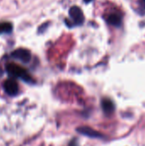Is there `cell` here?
I'll list each match as a JSON object with an SVG mask.
<instances>
[{
  "instance_id": "cell-1",
  "label": "cell",
  "mask_w": 145,
  "mask_h": 146,
  "mask_svg": "<svg viewBox=\"0 0 145 146\" xmlns=\"http://www.w3.org/2000/svg\"><path fill=\"white\" fill-rule=\"evenodd\" d=\"M6 71L11 77L20 78L27 83L32 82V78L28 74V72L24 68H22L17 64H15V63L7 64L6 65Z\"/></svg>"
},
{
  "instance_id": "cell-7",
  "label": "cell",
  "mask_w": 145,
  "mask_h": 146,
  "mask_svg": "<svg viewBox=\"0 0 145 146\" xmlns=\"http://www.w3.org/2000/svg\"><path fill=\"white\" fill-rule=\"evenodd\" d=\"M102 109L103 110V112L107 115H110L114 112L115 107V104L108 98L103 99L102 100Z\"/></svg>"
},
{
  "instance_id": "cell-10",
  "label": "cell",
  "mask_w": 145,
  "mask_h": 146,
  "mask_svg": "<svg viewBox=\"0 0 145 146\" xmlns=\"http://www.w3.org/2000/svg\"><path fill=\"white\" fill-rule=\"evenodd\" d=\"M84 1H85V3H90V2H91L93 0H84Z\"/></svg>"
},
{
  "instance_id": "cell-6",
  "label": "cell",
  "mask_w": 145,
  "mask_h": 146,
  "mask_svg": "<svg viewBox=\"0 0 145 146\" xmlns=\"http://www.w3.org/2000/svg\"><path fill=\"white\" fill-rule=\"evenodd\" d=\"M107 22L115 27H120L122 23V16L119 13H111L107 17Z\"/></svg>"
},
{
  "instance_id": "cell-8",
  "label": "cell",
  "mask_w": 145,
  "mask_h": 146,
  "mask_svg": "<svg viewBox=\"0 0 145 146\" xmlns=\"http://www.w3.org/2000/svg\"><path fill=\"white\" fill-rule=\"evenodd\" d=\"M13 30V25L10 22L5 21L0 23V35L1 34H9Z\"/></svg>"
},
{
  "instance_id": "cell-5",
  "label": "cell",
  "mask_w": 145,
  "mask_h": 146,
  "mask_svg": "<svg viewBox=\"0 0 145 146\" xmlns=\"http://www.w3.org/2000/svg\"><path fill=\"white\" fill-rule=\"evenodd\" d=\"M77 132L79 133L82 134V135H85V136H87V137H90V138H95V139L103 138V135L99 132H97V131H96V130H94V129H92L91 127H78Z\"/></svg>"
},
{
  "instance_id": "cell-3",
  "label": "cell",
  "mask_w": 145,
  "mask_h": 146,
  "mask_svg": "<svg viewBox=\"0 0 145 146\" xmlns=\"http://www.w3.org/2000/svg\"><path fill=\"white\" fill-rule=\"evenodd\" d=\"M69 15L72 18L73 23L77 26H80L84 23L85 17L81 9L78 6H73L69 9Z\"/></svg>"
},
{
  "instance_id": "cell-4",
  "label": "cell",
  "mask_w": 145,
  "mask_h": 146,
  "mask_svg": "<svg viewBox=\"0 0 145 146\" xmlns=\"http://www.w3.org/2000/svg\"><path fill=\"white\" fill-rule=\"evenodd\" d=\"M3 89L5 92L9 96H15L19 92L18 84L14 79L6 80L3 83Z\"/></svg>"
},
{
  "instance_id": "cell-9",
  "label": "cell",
  "mask_w": 145,
  "mask_h": 146,
  "mask_svg": "<svg viewBox=\"0 0 145 146\" xmlns=\"http://www.w3.org/2000/svg\"><path fill=\"white\" fill-rule=\"evenodd\" d=\"M139 6L143 9H145V0H139Z\"/></svg>"
},
{
  "instance_id": "cell-2",
  "label": "cell",
  "mask_w": 145,
  "mask_h": 146,
  "mask_svg": "<svg viewBox=\"0 0 145 146\" xmlns=\"http://www.w3.org/2000/svg\"><path fill=\"white\" fill-rule=\"evenodd\" d=\"M10 56H11V57H13V58H15L16 60H19L23 63L29 62L30 60H31V57H32L31 52L28 50L24 49V48L16 49L15 50H14L11 53Z\"/></svg>"
}]
</instances>
